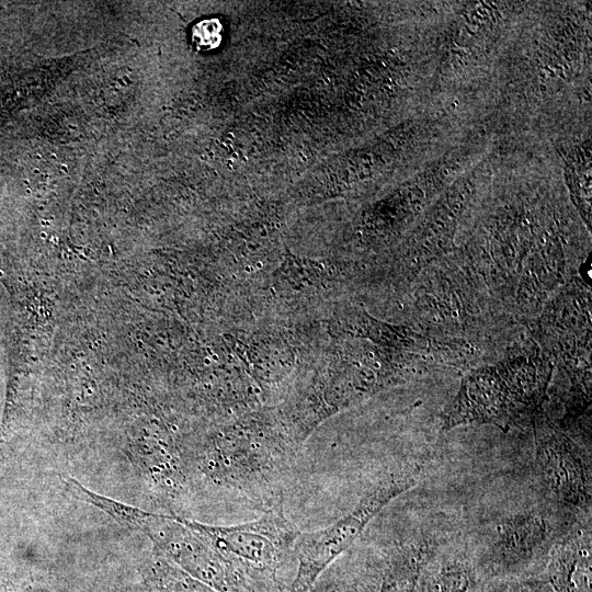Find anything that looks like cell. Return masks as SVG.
<instances>
[{
	"label": "cell",
	"mask_w": 592,
	"mask_h": 592,
	"mask_svg": "<svg viewBox=\"0 0 592 592\" xmlns=\"http://www.w3.org/2000/svg\"><path fill=\"white\" fill-rule=\"evenodd\" d=\"M300 447L282 419L252 415L216 434L196 459L216 485L273 508Z\"/></svg>",
	"instance_id": "6da1fadb"
},
{
	"label": "cell",
	"mask_w": 592,
	"mask_h": 592,
	"mask_svg": "<svg viewBox=\"0 0 592 592\" xmlns=\"http://www.w3.org/2000/svg\"><path fill=\"white\" fill-rule=\"evenodd\" d=\"M549 371L540 363L516 358L473 371L444 415V429L493 423L506 429L544 399Z\"/></svg>",
	"instance_id": "7a4b0ae2"
},
{
	"label": "cell",
	"mask_w": 592,
	"mask_h": 592,
	"mask_svg": "<svg viewBox=\"0 0 592 592\" xmlns=\"http://www.w3.org/2000/svg\"><path fill=\"white\" fill-rule=\"evenodd\" d=\"M414 481L412 473L391 474L374 485L350 512L329 526L300 532L295 545L296 569L288 592H309L374 516L394 498L411 488Z\"/></svg>",
	"instance_id": "3957f363"
},
{
	"label": "cell",
	"mask_w": 592,
	"mask_h": 592,
	"mask_svg": "<svg viewBox=\"0 0 592 592\" xmlns=\"http://www.w3.org/2000/svg\"><path fill=\"white\" fill-rule=\"evenodd\" d=\"M536 468L544 488L567 506L591 505L590 459L566 435L542 430L536 435Z\"/></svg>",
	"instance_id": "277c9868"
},
{
	"label": "cell",
	"mask_w": 592,
	"mask_h": 592,
	"mask_svg": "<svg viewBox=\"0 0 592 592\" xmlns=\"http://www.w3.org/2000/svg\"><path fill=\"white\" fill-rule=\"evenodd\" d=\"M553 528L543 514L525 513L500 525L491 553V569L515 573L539 557L550 545Z\"/></svg>",
	"instance_id": "5b68a950"
},
{
	"label": "cell",
	"mask_w": 592,
	"mask_h": 592,
	"mask_svg": "<svg viewBox=\"0 0 592 592\" xmlns=\"http://www.w3.org/2000/svg\"><path fill=\"white\" fill-rule=\"evenodd\" d=\"M547 582L553 592H591L590 535L576 534L554 547Z\"/></svg>",
	"instance_id": "8992f818"
},
{
	"label": "cell",
	"mask_w": 592,
	"mask_h": 592,
	"mask_svg": "<svg viewBox=\"0 0 592 592\" xmlns=\"http://www.w3.org/2000/svg\"><path fill=\"white\" fill-rule=\"evenodd\" d=\"M474 568L459 557H444L422 570L415 592H475Z\"/></svg>",
	"instance_id": "52a82bcc"
},
{
	"label": "cell",
	"mask_w": 592,
	"mask_h": 592,
	"mask_svg": "<svg viewBox=\"0 0 592 592\" xmlns=\"http://www.w3.org/2000/svg\"><path fill=\"white\" fill-rule=\"evenodd\" d=\"M151 588L153 592H219L180 570L159 551L151 566Z\"/></svg>",
	"instance_id": "ba28073f"
},
{
	"label": "cell",
	"mask_w": 592,
	"mask_h": 592,
	"mask_svg": "<svg viewBox=\"0 0 592 592\" xmlns=\"http://www.w3.org/2000/svg\"><path fill=\"white\" fill-rule=\"evenodd\" d=\"M192 42L198 50H213L223 39V25L217 19H205L192 27Z\"/></svg>",
	"instance_id": "9c48e42d"
},
{
	"label": "cell",
	"mask_w": 592,
	"mask_h": 592,
	"mask_svg": "<svg viewBox=\"0 0 592 592\" xmlns=\"http://www.w3.org/2000/svg\"><path fill=\"white\" fill-rule=\"evenodd\" d=\"M309 592H361L355 581H349L326 570Z\"/></svg>",
	"instance_id": "30bf717a"
},
{
	"label": "cell",
	"mask_w": 592,
	"mask_h": 592,
	"mask_svg": "<svg viewBox=\"0 0 592 592\" xmlns=\"http://www.w3.org/2000/svg\"><path fill=\"white\" fill-rule=\"evenodd\" d=\"M500 592H553V590L547 580L525 579L505 584Z\"/></svg>",
	"instance_id": "8fae6325"
}]
</instances>
